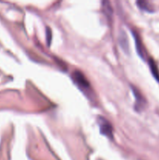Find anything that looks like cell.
<instances>
[{"mask_svg": "<svg viewBox=\"0 0 159 160\" xmlns=\"http://www.w3.org/2000/svg\"><path fill=\"white\" fill-rule=\"evenodd\" d=\"M103 4H104V6H103V7H104V10H105V12L108 14V15L111 16L112 14V7H111L110 6H106V3L105 2H103Z\"/></svg>", "mask_w": 159, "mask_h": 160, "instance_id": "8", "label": "cell"}, {"mask_svg": "<svg viewBox=\"0 0 159 160\" xmlns=\"http://www.w3.org/2000/svg\"><path fill=\"white\" fill-rule=\"evenodd\" d=\"M137 6H138V7L140 8L141 9H143V10L151 11V9H150L149 3L147 2H144V1L137 2Z\"/></svg>", "mask_w": 159, "mask_h": 160, "instance_id": "7", "label": "cell"}, {"mask_svg": "<svg viewBox=\"0 0 159 160\" xmlns=\"http://www.w3.org/2000/svg\"><path fill=\"white\" fill-rule=\"evenodd\" d=\"M149 66L150 68H151V71L152 73V74L154 75V78L159 81V71L158 69H157V65H156L155 62H154L153 59H150L149 60Z\"/></svg>", "mask_w": 159, "mask_h": 160, "instance_id": "5", "label": "cell"}, {"mask_svg": "<svg viewBox=\"0 0 159 160\" xmlns=\"http://www.w3.org/2000/svg\"><path fill=\"white\" fill-rule=\"evenodd\" d=\"M132 34H133L134 39H135L136 48H137V52H138V54L140 55V57L143 58L144 57V52H143V45H142L141 40H140V37H139V35L137 34V33L133 32Z\"/></svg>", "mask_w": 159, "mask_h": 160, "instance_id": "3", "label": "cell"}, {"mask_svg": "<svg viewBox=\"0 0 159 160\" xmlns=\"http://www.w3.org/2000/svg\"><path fill=\"white\" fill-rule=\"evenodd\" d=\"M98 123L99 124L101 134L106 136L108 138H113V129H112V124L105 118H103V117H98Z\"/></svg>", "mask_w": 159, "mask_h": 160, "instance_id": "1", "label": "cell"}, {"mask_svg": "<svg viewBox=\"0 0 159 160\" xmlns=\"http://www.w3.org/2000/svg\"><path fill=\"white\" fill-rule=\"evenodd\" d=\"M119 43L125 52H127L129 50V45H128L127 36L125 34V32H122L121 35L119 36Z\"/></svg>", "mask_w": 159, "mask_h": 160, "instance_id": "4", "label": "cell"}, {"mask_svg": "<svg viewBox=\"0 0 159 160\" xmlns=\"http://www.w3.org/2000/svg\"><path fill=\"white\" fill-rule=\"evenodd\" d=\"M132 91H133L134 95H135L136 99H137V105L138 106V104H140V106H142V105H143V98H142V95H140V93L139 92V91L137 90L136 88H132Z\"/></svg>", "mask_w": 159, "mask_h": 160, "instance_id": "6", "label": "cell"}, {"mask_svg": "<svg viewBox=\"0 0 159 160\" xmlns=\"http://www.w3.org/2000/svg\"><path fill=\"white\" fill-rule=\"evenodd\" d=\"M73 79L74 82L77 84L78 87L82 90L87 91L90 89V86L88 81L80 71H78V70L74 71V73H73Z\"/></svg>", "mask_w": 159, "mask_h": 160, "instance_id": "2", "label": "cell"}]
</instances>
